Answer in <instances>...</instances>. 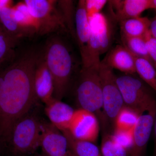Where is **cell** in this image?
<instances>
[{
	"instance_id": "cell-27",
	"label": "cell",
	"mask_w": 156,
	"mask_h": 156,
	"mask_svg": "<svg viewBox=\"0 0 156 156\" xmlns=\"http://www.w3.org/2000/svg\"><path fill=\"white\" fill-rule=\"evenodd\" d=\"M112 138L116 143L130 151L133 146V128L129 130L115 129Z\"/></svg>"
},
{
	"instance_id": "cell-20",
	"label": "cell",
	"mask_w": 156,
	"mask_h": 156,
	"mask_svg": "<svg viewBox=\"0 0 156 156\" xmlns=\"http://www.w3.org/2000/svg\"><path fill=\"white\" fill-rule=\"evenodd\" d=\"M121 40L123 46L131 53L137 57L146 59L153 65L148 50L145 35L142 37H131L121 34Z\"/></svg>"
},
{
	"instance_id": "cell-10",
	"label": "cell",
	"mask_w": 156,
	"mask_h": 156,
	"mask_svg": "<svg viewBox=\"0 0 156 156\" xmlns=\"http://www.w3.org/2000/svg\"><path fill=\"white\" fill-rule=\"evenodd\" d=\"M75 32L82 59V67H85L88 61V50L90 40V23L86 7V0L78 2L75 13Z\"/></svg>"
},
{
	"instance_id": "cell-7",
	"label": "cell",
	"mask_w": 156,
	"mask_h": 156,
	"mask_svg": "<svg viewBox=\"0 0 156 156\" xmlns=\"http://www.w3.org/2000/svg\"><path fill=\"white\" fill-rule=\"evenodd\" d=\"M102 94L105 116L115 123L119 112L124 105L122 96L116 83L113 69L101 62L99 69Z\"/></svg>"
},
{
	"instance_id": "cell-25",
	"label": "cell",
	"mask_w": 156,
	"mask_h": 156,
	"mask_svg": "<svg viewBox=\"0 0 156 156\" xmlns=\"http://www.w3.org/2000/svg\"><path fill=\"white\" fill-rule=\"evenodd\" d=\"M57 5L64 18L68 31L76 39L75 14L73 1H57Z\"/></svg>"
},
{
	"instance_id": "cell-29",
	"label": "cell",
	"mask_w": 156,
	"mask_h": 156,
	"mask_svg": "<svg viewBox=\"0 0 156 156\" xmlns=\"http://www.w3.org/2000/svg\"><path fill=\"white\" fill-rule=\"evenodd\" d=\"M145 37L148 50L156 70V40L151 36L149 30L145 34Z\"/></svg>"
},
{
	"instance_id": "cell-4",
	"label": "cell",
	"mask_w": 156,
	"mask_h": 156,
	"mask_svg": "<svg viewBox=\"0 0 156 156\" xmlns=\"http://www.w3.org/2000/svg\"><path fill=\"white\" fill-rule=\"evenodd\" d=\"M99 69L82 67L76 90L77 101L80 108L94 114L103 108V94Z\"/></svg>"
},
{
	"instance_id": "cell-18",
	"label": "cell",
	"mask_w": 156,
	"mask_h": 156,
	"mask_svg": "<svg viewBox=\"0 0 156 156\" xmlns=\"http://www.w3.org/2000/svg\"><path fill=\"white\" fill-rule=\"evenodd\" d=\"M120 23L121 34L128 37H142L149 30L151 20L139 17L123 20Z\"/></svg>"
},
{
	"instance_id": "cell-15",
	"label": "cell",
	"mask_w": 156,
	"mask_h": 156,
	"mask_svg": "<svg viewBox=\"0 0 156 156\" xmlns=\"http://www.w3.org/2000/svg\"><path fill=\"white\" fill-rule=\"evenodd\" d=\"M45 112L50 123L62 131L68 129L75 110L67 104L53 98L46 105Z\"/></svg>"
},
{
	"instance_id": "cell-6",
	"label": "cell",
	"mask_w": 156,
	"mask_h": 156,
	"mask_svg": "<svg viewBox=\"0 0 156 156\" xmlns=\"http://www.w3.org/2000/svg\"><path fill=\"white\" fill-rule=\"evenodd\" d=\"M31 14L36 20L39 34H47L59 30L68 31L61 11L54 0H25Z\"/></svg>"
},
{
	"instance_id": "cell-8",
	"label": "cell",
	"mask_w": 156,
	"mask_h": 156,
	"mask_svg": "<svg viewBox=\"0 0 156 156\" xmlns=\"http://www.w3.org/2000/svg\"><path fill=\"white\" fill-rule=\"evenodd\" d=\"M76 139L95 142L99 132V125L95 114L80 108L76 110L68 129Z\"/></svg>"
},
{
	"instance_id": "cell-26",
	"label": "cell",
	"mask_w": 156,
	"mask_h": 156,
	"mask_svg": "<svg viewBox=\"0 0 156 156\" xmlns=\"http://www.w3.org/2000/svg\"><path fill=\"white\" fill-rule=\"evenodd\" d=\"M101 154L103 156H131L130 151L116 143L108 134L104 137Z\"/></svg>"
},
{
	"instance_id": "cell-24",
	"label": "cell",
	"mask_w": 156,
	"mask_h": 156,
	"mask_svg": "<svg viewBox=\"0 0 156 156\" xmlns=\"http://www.w3.org/2000/svg\"><path fill=\"white\" fill-rule=\"evenodd\" d=\"M12 6L3 9L0 24L8 33L20 40L24 37L14 18Z\"/></svg>"
},
{
	"instance_id": "cell-35",
	"label": "cell",
	"mask_w": 156,
	"mask_h": 156,
	"mask_svg": "<svg viewBox=\"0 0 156 156\" xmlns=\"http://www.w3.org/2000/svg\"><path fill=\"white\" fill-rule=\"evenodd\" d=\"M37 156H42V155H37Z\"/></svg>"
},
{
	"instance_id": "cell-5",
	"label": "cell",
	"mask_w": 156,
	"mask_h": 156,
	"mask_svg": "<svg viewBox=\"0 0 156 156\" xmlns=\"http://www.w3.org/2000/svg\"><path fill=\"white\" fill-rule=\"evenodd\" d=\"M124 105L141 115L156 109V101L142 81L131 75L116 76Z\"/></svg>"
},
{
	"instance_id": "cell-1",
	"label": "cell",
	"mask_w": 156,
	"mask_h": 156,
	"mask_svg": "<svg viewBox=\"0 0 156 156\" xmlns=\"http://www.w3.org/2000/svg\"><path fill=\"white\" fill-rule=\"evenodd\" d=\"M40 54L34 48L20 53L16 51L0 65V136L5 145L15 123L38 99L34 77Z\"/></svg>"
},
{
	"instance_id": "cell-9",
	"label": "cell",
	"mask_w": 156,
	"mask_h": 156,
	"mask_svg": "<svg viewBox=\"0 0 156 156\" xmlns=\"http://www.w3.org/2000/svg\"><path fill=\"white\" fill-rule=\"evenodd\" d=\"M40 147L46 156H75L71 152L66 137L51 123L42 121Z\"/></svg>"
},
{
	"instance_id": "cell-12",
	"label": "cell",
	"mask_w": 156,
	"mask_h": 156,
	"mask_svg": "<svg viewBox=\"0 0 156 156\" xmlns=\"http://www.w3.org/2000/svg\"><path fill=\"white\" fill-rule=\"evenodd\" d=\"M34 88L37 98L45 105L53 98V77L45 61L43 52L41 53L37 62L34 77Z\"/></svg>"
},
{
	"instance_id": "cell-32",
	"label": "cell",
	"mask_w": 156,
	"mask_h": 156,
	"mask_svg": "<svg viewBox=\"0 0 156 156\" xmlns=\"http://www.w3.org/2000/svg\"><path fill=\"white\" fill-rule=\"evenodd\" d=\"M154 156H156V115L154 123Z\"/></svg>"
},
{
	"instance_id": "cell-2",
	"label": "cell",
	"mask_w": 156,
	"mask_h": 156,
	"mask_svg": "<svg viewBox=\"0 0 156 156\" xmlns=\"http://www.w3.org/2000/svg\"><path fill=\"white\" fill-rule=\"evenodd\" d=\"M43 55L53 77V98L61 101L68 90L73 69L71 53L64 41L55 37L48 40Z\"/></svg>"
},
{
	"instance_id": "cell-16",
	"label": "cell",
	"mask_w": 156,
	"mask_h": 156,
	"mask_svg": "<svg viewBox=\"0 0 156 156\" xmlns=\"http://www.w3.org/2000/svg\"><path fill=\"white\" fill-rule=\"evenodd\" d=\"M13 15L24 37L39 34L36 20L31 14L24 1L12 6Z\"/></svg>"
},
{
	"instance_id": "cell-30",
	"label": "cell",
	"mask_w": 156,
	"mask_h": 156,
	"mask_svg": "<svg viewBox=\"0 0 156 156\" xmlns=\"http://www.w3.org/2000/svg\"><path fill=\"white\" fill-rule=\"evenodd\" d=\"M149 31L151 36L156 40V15L151 20Z\"/></svg>"
},
{
	"instance_id": "cell-34",
	"label": "cell",
	"mask_w": 156,
	"mask_h": 156,
	"mask_svg": "<svg viewBox=\"0 0 156 156\" xmlns=\"http://www.w3.org/2000/svg\"><path fill=\"white\" fill-rule=\"evenodd\" d=\"M4 146L5 145L3 144L1 136H0V154H2V152L3 148Z\"/></svg>"
},
{
	"instance_id": "cell-28",
	"label": "cell",
	"mask_w": 156,
	"mask_h": 156,
	"mask_svg": "<svg viewBox=\"0 0 156 156\" xmlns=\"http://www.w3.org/2000/svg\"><path fill=\"white\" fill-rule=\"evenodd\" d=\"M108 1L107 0H86V10L88 18L90 19L94 15L101 13Z\"/></svg>"
},
{
	"instance_id": "cell-19",
	"label": "cell",
	"mask_w": 156,
	"mask_h": 156,
	"mask_svg": "<svg viewBox=\"0 0 156 156\" xmlns=\"http://www.w3.org/2000/svg\"><path fill=\"white\" fill-rule=\"evenodd\" d=\"M100 55L110 48L113 37V26L112 22L101 12L97 14Z\"/></svg>"
},
{
	"instance_id": "cell-11",
	"label": "cell",
	"mask_w": 156,
	"mask_h": 156,
	"mask_svg": "<svg viewBox=\"0 0 156 156\" xmlns=\"http://www.w3.org/2000/svg\"><path fill=\"white\" fill-rule=\"evenodd\" d=\"M156 109L140 116L133 128V146L131 156H144L154 123Z\"/></svg>"
},
{
	"instance_id": "cell-17",
	"label": "cell",
	"mask_w": 156,
	"mask_h": 156,
	"mask_svg": "<svg viewBox=\"0 0 156 156\" xmlns=\"http://www.w3.org/2000/svg\"><path fill=\"white\" fill-rule=\"evenodd\" d=\"M67 140L71 152L75 156H101L98 147L93 143L76 139L68 130L61 131Z\"/></svg>"
},
{
	"instance_id": "cell-21",
	"label": "cell",
	"mask_w": 156,
	"mask_h": 156,
	"mask_svg": "<svg viewBox=\"0 0 156 156\" xmlns=\"http://www.w3.org/2000/svg\"><path fill=\"white\" fill-rule=\"evenodd\" d=\"M133 55L136 73L156 92V70L154 66L146 59L137 57L134 54Z\"/></svg>"
},
{
	"instance_id": "cell-31",
	"label": "cell",
	"mask_w": 156,
	"mask_h": 156,
	"mask_svg": "<svg viewBox=\"0 0 156 156\" xmlns=\"http://www.w3.org/2000/svg\"><path fill=\"white\" fill-rule=\"evenodd\" d=\"M14 5V2L11 0H0V20L3 9Z\"/></svg>"
},
{
	"instance_id": "cell-36",
	"label": "cell",
	"mask_w": 156,
	"mask_h": 156,
	"mask_svg": "<svg viewBox=\"0 0 156 156\" xmlns=\"http://www.w3.org/2000/svg\"><path fill=\"white\" fill-rule=\"evenodd\" d=\"M2 154H0V156H2Z\"/></svg>"
},
{
	"instance_id": "cell-37",
	"label": "cell",
	"mask_w": 156,
	"mask_h": 156,
	"mask_svg": "<svg viewBox=\"0 0 156 156\" xmlns=\"http://www.w3.org/2000/svg\"></svg>"
},
{
	"instance_id": "cell-23",
	"label": "cell",
	"mask_w": 156,
	"mask_h": 156,
	"mask_svg": "<svg viewBox=\"0 0 156 156\" xmlns=\"http://www.w3.org/2000/svg\"><path fill=\"white\" fill-rule=\"evenodd\" d=\"M140 115L134 110L124 105L115 121V129L129 130L134 128Z\"/></svg>"
},
{
	"instance_id": "cell-13",
	"label": "cell",
	"mask_w": 156,
	"mask_h": 156,
	"mask_svg": "<svg viewBox=\"0 0 156 156\" xmlns=\"http://www.w3.org/2000/svg\"><path fill=\"white\" fill-rule=\"evenodd\" d=\"M112 17L117 22L140 17L144 11L151 9V0L108 1Z\"/></svg>"
},
{
	"instance_id": "cell-33",
	"label": "cell",
	"mask_w": 156,
	"mask_h": 156,
	"mask_svg": "<svg viewBox=\"0 0 156 156\" xmlns=\"http://www.w3.org/2000/svg\"><path fill=\"white\" fill-rule=\"evenodd\" d=\"M151 9L156 10V0H151Z\"/></svg>"
},
{
	"instance_id": "cell-14",
	"label": "cell",
	"mask_w": 156,
	"mask_h": 156,
	"mask_svg": "<svg viewBox=\"0 0 156 156\" xmlns=\"http://www.w3.org/2000/svg\"><path fill=\"white\" fill-rule=\"evenodd\" d=\"M101 62L112 69L126 74L136 73L134 55L123 45H117L109 51Z\"/></svg>"
},
{
	"instance_id": "cell-22",
	"label": "cell",
	"mask_w": 156,
	"mask_h": 156,
	"mask_svg": "<svg viewBox=\"0 0 156 156\" xmlns=\"http://www.w3.org/2000/svg\"><path fill=\"white\" fill-rule=\"evenodd\" d=\"M20 41L8 33L0 24V65L15 53Z\"/></svg>"
},
{
	"instance_id": "cell-3",
	"label": "cell",
	"mask_w": 156,
	"mask_h": 156,
	"mask_svg": "<svg viewBox=\"0 0 156 156\" xmlns=\"http://www.w3.org/2000/svg\"><path fill=\"white\" fill-rule=\"evenodd\" d=\"M31 110L15 123L6 144L13 156H28L40 147L42 121Z\"/></svg>"
}]
</instances>
